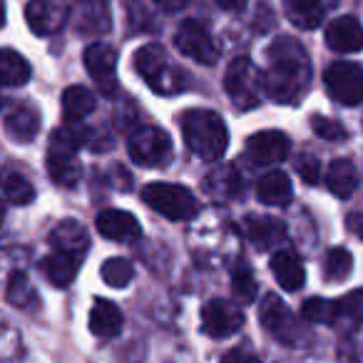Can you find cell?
Masks as SVG:
<instances>
[{
    "label": "cell",
    "instance_id": "cell-29",
    "mask_svg": "<svg viewBox=\"0 0 363 363\" xmlns=\"http://www.w3.org/2000/svg\"><path fill=\"white\" fill-rule=\"evenodd\" d=\"M336 303V318H333V326L348 328V331H356L363 323V289L346 294L343 298H338Z\"/></svg>",
    "mask_w": 363,
    "mask_h": 363
},
{
    "label": "cell",
    "instance_id": "cell-13",
    "mask_svg": "<svg viewBox=\"0 0 363 363\" xmlns=\"http://www.w3.org/2000/svg\"><path fill=\"white\" fill-rule=\"evenodd\" d=\"M291 152V140L279 130L257 132L247 140V155L257 164H279Z\"/></svg>",
    "mask_w": 363,
    "mask_h": 363
},
{
    "label": "cell",
    "instance_id": "cell-30",
    "mask_svg": "<svg viewBox=\"0 0 363 363\" xmlns=\"http://www.w3.org/2000/svg\"><path fill=\"white\" fill-rule=\"evenodd\" d=\"M90 137V130L80 122H67V125L57 127L55 132L50 135V147L52 150H65V152H75L80 150L82 145Z\"/></svg>",
    "mask_w": 363,
    "mask_h": 363
},
{
    "label": "cell",
    "instance_id": "cell-1",
    "mask_svg": "<svg viewBox=\"0 0 363 363\" xmlns=\"http://www.w3.org/2000/svg\"><path fill=\"white\" fill-rule=\"evenodd\" d=\"M269 70L264 72V92L274 102L294 105L303 97L311 82V65L301 43L291 38H279L269 48Z\"/></svg>",
    "mask_w": 363,
    "mask_h": 363
},
{
    "label": "cell",
    "instance_id": "cell-43",
    "mask_svg": "<svg viewBox=\"0 0 363 363\" xmlns=\"http://www.w3.org/2000/svg\"><path fill=\"white\" fill-rule=\"evenodd\" d=\"M6 26V3L0 0V28Z\"/></svg>",
    "mask_w": 363,
    "mask_h": 363
},
{
    "label": "cell",
    "instance_id": "cell-6",
    "mask_svg": "<svg viewBox=\"0 0 363 363\" xmlns=\"http://www.w3.org/2000/svg\"><path fill=\"white\" fill-rule=\"evenodd\" d=\"M127 152L140 167H164L172 160V140L162 127H140L127 140Z\"/></svg>",
    "mask_w": 363,
    "mask_h": 363
},
{
    "label": "cell",
    "instance_id": "cell-34",
    "mask_svg": "<svg viewBox=\"0 0 363 363\" xmlns=\"http://www.w3.org/2000/svg\"><path fill=\"white\" fill-rule=\"evenodd\" d=\"M3 192L13 204H30L35 199V187L18 172H13V174H8L3 179Z\"/></svg>",
    "mask_w": 363,
    "mask_h": 363
},
{
    "label": "cell",
    "instance_id": "cell-14",
    "mask_svg": "<svg viewBox=\"0 0 363 363\" xmlns=\"http://www.w3.org/2000/svg\"><path fill=\"white\" fill-rule=\"evenodd\" d=\"M326 45L333 52H341V55H351V52L363 50V28L356 18L343 16L336 21L328 23L326 28Z\"/></svg>",
    "mask_w": 363,
    "mask_h": 363
},
{
    "label": "cell",
    "instance_id": "cell-28",
    "mask_svg": "<svg viewBox=\"0 0 363 363\" xmlns=\"http://www.w3.org/2000/svg\"><path fill=\"white\" fill-rule=\"evenodd\" d=\"M30 80V62L21 55L18 50L3 48L0 50V85L18 87Z\"/></svg>",
    "mask_w": 363,
    "mask_h": 363
},
{
    "label": "cell",
    "instance_id": "cell-22",
    "mask_svg": "<svg viewBox=\"0 0 363 363\" xmlns=\"http://www.w3.org/2000/svg\"><path fill=\"white\" fill-rule=\"evenodd\" d=\"M204 192L212 199H222V202L239 197L242 194V177H239L237 167L227 164L209 172L207 179H204Z\"/></svg>",
    "mask_w": 363,
    "mask_h": 363
},
{
    "label": "cell",
    "instance_id": "cell-21",
    "mask_svg": "<svg viewBox=\"0 0 363 363\" xmlns=\"http://www.w3.org/2000/svg\"><path fill=\"white\" fill-rule=\"evenodd\" d=\"M272 274L279 281V286L286 291H298L306 281V272L296 254L291 252H277L272 257Z\"/></svg>",
    "mask_w": 363,
    "mask_h": 363
},
{
    "label": "cell",
    "instance_id": "cell-37",
    "mask_svg": "<svg viewBox=\"0 0 363 363\" xmlns=\"http://www.w3.org/2000/svg\"><path fill=\"white\" fill-rule=\"evenodd\" d=\"M311 127H313V132H316V135L321 137V140H326V142H341V140H346V137H348L346 127H343L341 122L331 120V117H323V115H313L311 117Z\"/></svg>",
    "mask_w": 363,
    "mask_h": 363
},
{
    "label": "cell",
    "instance_id": "cell-41",
    "mask_svg": "<svg viewBox=\"0 0 363 363\" xmlns=\"http://www.w3.org/2000/svg\"><path fill=\"white\" fill-rule=\"evenodd\" d=\"M214 3H217L222 11H229V13H237L247 6V0H214Z\"/></svg>",
    "mask_w": 363,
    "mask_h": 363
},
{
    "label": "cell",
    "instance_id": "cell-39",
    "mask_svg": "<svg viewBox=\"0 0 363 363\" xmlns=\"http://www.w3.org/2000/svg\"><path fill=\"white\" fill-rule=\"evenodd\" d=\"M222 363H262L257 356H252V353H244V351H229L227 356H224Z\"/></svg>",
    "mask_w": 363,
    "mask_h": 363
},
{
    "label": "cell",
    "instance_id": "cell-7",
    "mask_svg": "<svg viewBox=\"0 0 363 363\" xmlns=\"http://www.w3.org/2000/svg\"><path fill=\"white\" fill-rule=\"evenodd\" d=\"M323 85L328 95L341 105H361L363 102V67L356 62H333L323 72Z\"/></svg>",
    "mask_w": 363,
    "mask_h": 363
},
{
    "label": "cell",
    "instance_id": "cell-25",
    "mask_svg": "<svg viewBox=\"0 0 363 363\" xmlns=\"http://www.w3.org/2000/svg\"><path fill=\"white\" fill-rule=\"evenodd\" d=\"M90 331L97 338H112L122 331V311L107 298H97L90 311Z\"/></svg>",
    "mask_w": 363,
    "mask_h": 363
},
{
    "label": "cell",
    "instance_id": "cell-26",
    "mask_svg": "<svg viewBox=\"0 0 363 363\" xmlns=\"http://www.w3.org/2000/svg\"><path fill=\"white\" fill-rule=\"evenodd\" d=\"M326 187L331 189V194L341 199H348L358 187V174L351 160H333L326 169Z\"/></svg>",
    "mask_w": 363,
    "mask_h": 363
},
{
    "label": "cell",
    "instance_id": "cell-12",
    "mask_svg": "<svg viewBox=\"0 0 363 363\" xmlns=\"http://www.w3.org/2000/svg\"><path fill=\"white\" fill-rule=\"evenodd\" d=\"M85 67L97 82L102 95L112 97L117 92V50L107 43H92L85 50Z\"/></svg>",
    "mask_w": 363,
    "mask_h": 363
},
{
    "label": "cell",
    "instance_id": "cell-44",
    "mask_svg": "<svg viewBox=\"0 0 363 363\" xmlns=\"http://www.w3.org/2000/svg\"><path fill=\"white\" fill-rule=\"evenodd\" d=\"M3 219H6V209H3V204H0V224H3Z\"/></svg>",
    "mask_w": 363,
    "mask_h": 363
},
{
    "label": "cell",
    "instance_id": "cell-45",
    "mask_svg": "<svg viewBox=\"0 0 363 363\" xmlns=\"http://www.w3.org/2000/svg\"><path fill=\"white\" fill-rule=\"evenodd\" d=\"M0 105H3V100H0Z\"/></svg>",
    "mask_w": 363,
    "mask_h": 363
},
{
    "label": "cell",
    "instance_id": "cell-18",
    "mask_svg": "<svg viewBox=\"0 0 363 363\" xmlns=\"http://www.w3.org/2000/svg\"><path fill=\"white\" fill-rule=\"evenodd\" d=\"M338 0H286V18L301 30H313L321 26L323 16Z\"/></svg>",
    "mask_w": 363,
    "mask_h": 363
},
{
    "label": "cell",
    "instance_id": "cell-9",
    "mask_svg": "<svg viewBox=\"0 0 363 363\" xmlns=\"http://www.w3.org/2000/svg\"><path fill=\"white\" fill-rule=\"evenodd\" d=\"M174 45L182 55L199 62V65H214L219 57V50H217V45H214L212 35L207 33V28L194 21L182 23L174 35Z\"/></svg>",
    "mask_w": 363,
    "mask_h": 363
},
{
    "label": "cell",
    "instance_id": "cell-8",
    "mask_svg": "<svg viewBox=\"0 0 363 363\" xmlns=\"http://www.w3.org/2000/svg\"><path fill=\"white\" fill-rule=\"evenodd\" d=\"M259 318H262L264 328L272 333L277 341L286 343V346H296L303 336V328L298 318L291 313V308L277 296V294H267L259 306Z\"/></svg>",
    "mask_w": 363,
    "mask_h": 363
},
{
    "label": "cell",
    "instance_id": "cell-20",
    "mask_svg": "<svg viewBox=\"0 0 363 363\" xmlns=\"http://www.w3.org/2000/svg\"><path fill=\"white\" fill-rule=\"evenodd\" d=\"M257 197L259 202L269 204V207H286L294 197V187L289 174H284L281 169L267 172L257 182Z\"/></svg>",
    "mask_w": 363,
    "mask_h": 363
},
{
    "label": "cell",
    "instance_id": "cell-27",
    "mask_svg": "<svg viewBox=\"0 0 363 363\" xmlns=\"http://www.w3.org/2000/svg\"><path fill=\"white\" fill-rule=\"evenodd\" d=\"M95 95L82 85H72L62 92V115H65V122H82L87 115L95 112Z\"/></svg>",
    "mask_w": 363,
    "mask_h": 363
},
{
    "label": "cell",
    "instance_id": "cell-11",
    "mask_svg": "<svg viewBox=\"0 0 363 363\" xmlns=\"http://www.w3.org/2000/svg\"><path fill=\"white\" fill-rule=\"evenodd\" d=\"M244 326V311L232 301L212 298L202 306V328L212 338H229Z\"/></svg>",
    "mask_w": 363,
    "mask_h": 363
},
{
    "label": "cell",
    "instance_id": "cell-36",
    "mask_svg": "<svg viewBox=\"0 0 363 363\" xmlns=\"http://www.w3.org/2000/svg\"><path fill=\"white\" fill-rule=\"evenodd\" d=\"M232 291H234V298H237V303H252L254 298H257V279H254V274L249 272L247 267H239L237 272H234L232 277Z\"/></svg>",
    "mask_w": 363,
    "mask_h": 363
},
{
    "label": "cell",
    "instance_id": "cell-40",
    "mask_svg": "<svg viewBox=\"0 0 363 363\" xmlns=\"http://www.w3.org/2000/svg\"><path fill=\"white\" fill-rule=\"evenodd\" d=\"M155 3H157V8H160V11L177 13V11H182V8H187L189 0H155Z\"/></svg>",
    "mask_w": 363,
    "mask_h": 363
},
{
    "label": "cell",
    "instance_id": "cell-3",
    "mask_svg": "<svg viewBox=\"0 0 363 363\" xmlns=\"http://www.w3.org/2000/svg\"><path fill=\"white\" fill-rule=\"evenodd\" d=\"M135 70L160 95H174L184 90L187 75L174 67L160 45H145L135 52Z\"/></svg>",
    "mask_w": 363,
    "mask_h": 363
},
{
    "label": "cell",
    "instance_id": "cell-38",
    "mask_svg": "<svg viewBox=\"0 0 363 363\" xmlns=\"http://www.w3.org/2000/svg\"><path fill=\"white\" fill-rule=\"evenodd\" d=\"M296 169H298V177H301L306 184H316V182L321 179V164H318V160L311 155L298 157Z\"/></svg>",
    "mask_w": 363,
    "mask_h": 363
},
{
    "label": "cell",
    "instance_id": "cell-23",
    "mask_svg": "<svg viewBox=\"0 0 363 363\" xmlns=\"http://www.w3.org/2000/svg\"><path fill=\"white\" fill-rule=\"evenodd\" d=\"M40 269L45 274V279L57 289H67L77 277V269H80V262L77 257L65 252H52L48 254L45 259L40 262Z\"/></svg>",
    "mask_w": 363,
    "mask_h": 363
},
{
    "label": "cell",
    "instance_id": "cell-35",
    "mask_svg": "<svg viewBox=\"0 0 363 363\" xmlns=\"http://www.w3.org/2000/svg\"><path fill=\"white\" fill-rule=\"evenodd\" d=\"M301 316L311 323H326V326H333V318H336V303L326 301L321 296L306 298L301 306Z\"/></svg>",
    "mask_w": 363,
    "mask_h": 363
},
{
    "label": "cell",
    "instance_id": "cell-24",
    "mask_svg": "<svg viewBox=\"0 0 363 363\" xmlns=\"http://www.w3.org/2000/svg\"><path fill=\"white\" fill-rule=\"evenodd\" d=\"M6 132L16 142H33L40 132V115L30 105H16L6 117Z\"/></svg>",
    "mask_w": 363,
    "mask_h": 363
},
{
    "label": "cell",
    "instance_id": "cell-19",
    "mask_svg": "<svg viewBox=\"0 0 363 363\" xmlns=\"http://www.w3.org/2000/svg\"><path fill=\"white\" fill-rule=\"evenodd\" d=\"M48 174L55 184L70 189L75 187L82 177V167L77 162L75 152H65V150H48Z\"/></svg>",
    "mask_w": 363,
    "mask_h": 363
},
{
    "label": "cell",
    "instance_id": "cell-2",
    "mask_svg": "<svg viewBox=\"0 0 363 363\" xmlns=\"http://www.w3.org/2000/svg\"><path fill=\"white\" fill-rule=\"evenodd\" d=\"M187 147L199 160L217 162L229 147V130L214 110H187L179 120Z\"/></svg>",
    "mask_w": 363,
    "mask_h": 363
},
{
    "label": "cell",
    "instance_id": "cell-31",
    "mask_svg": "<svg viewBox=\"0 0 363 363\" xmlns=\"http://www.w3.org/2000/svg\"><path fill=\"white\" fill-rule=\"evenodd\" d=\"M353 269V257L348 249L333 247L328 249L326 259H323V277L326 281H343Z\"/></svg>",
    "mask_w": 363,
    "mask_h": 363
},
{
    "label": "cell",
    "instance_id": "cell-5",
    "mask_svg": "<svg viewBox=\"0 0 363 363\" xmlns=\"http://www.w3.org/2000/svg\"><path fill=\"white\" fill-rule=\"evenodd\" d=\"M224 90L239 110H254L267 95L264 92V72H259L249 57H237L227 67Z\"/></svg>",
    "mask_w": 363,
    "mask_h": 363
},
{
    "label": "cell",
    "instance_id": "cell-4",
    "mask_svg": "<svg viewBox=\"0 0 363 363\" xmlns=\"http://www.w3.org/2000/svg\"><path fill=\"white\" fill-rule=\"evenodd\" d=\"M142 202L172 222H189L199 214V202L187 187L169 182H152L142 189Z\"/></svg>",
    "mask_w": 363,
    "mask_h": 363
},
{
    "label": "cell",
    "instance_id": "cell-42",
    "mask_svg": "<svg viewBox=\"0 0 363 363\" xmlns=\"http://www.w3.org/2000/svg\"><path fill=\"white\" fill-rule=\"evenodd\" d=\"M348 227H351V232L356 234L358 239H363V212L351 214V219H348Z\"/></svg>",
    "mask_w": 363,
    "mask_h": 363
},
{
    "label": "cell",
    "instance_id": "cell-33",
    "mask_svg": "<svg viewBox=\"0 0 363 363\" xmlns=\"http://www.w3.org/2000/svg\"><path fill=\"white\" fill-rule=\"evenodd\" d=\"M8 301L18 308H28L38 301L35 289L30 286V281H28V277L23 272H16L11 277V281H8Z\"/></svg>",
    "mask_w": 363,
    "mask_h": 363
},
{
    "label": "cell",
    "instance_id": "cell-10",
    "mask_svg": "<svg viewBox=\"0 0 363 363\" xmlns=\"http://www.w3.org/2000/svg\"><path fill=\"white\" fill-rule=\"evenodd\" d=\"M70 18V3L67 0H30L26 8V21L35 35H55L65 28Z\"/></svg>",
    "mask_w": 363,
    "mask_h": 363
},
{
    "label": "cell",
    "instance_id": "cell-16",
    "mask_svg": "<svg viewBox=\"0 0 363 363\" xmlns=\"http://www.w3.org/2000/svg\"><path fill=\"white\" fill-rule=\"evenodd\" d=\"M50 244L55 247V252L82 257L90 249V234H87V229L77 219H62V222H57L52 227Z\"/></svg>",
    "mask_w": 363,
    "mask_h": 363
},
{
    "label": "cell",
    "instance_id": "cell-17",
    "mask_svg": "<svg viewBox=\"0 0 363 363\" xmlns=\"http://www.w3.org/2000/svg\"><path fill=\"white\" fill-rule=\"evenodd\" d=\"M244 232L257 249H272L286 239V224L277 217H247Z\"/></svg>",
    "mask_w": 363,
    "mask_h": 363
},
{
    "label": "cell",
    "instance_id": "cell-32",
    "mask_svg": "<svg viewBox=\"0 0 363 363\" xmlns=\"http://www.w3.org/2000/svg\"><path fill=\"white\" fill-rule=\"evenodd\" d=\"M100 277H102V281L107 284V286H112V289H125L127 284L135 279V267H132L127 259H122V257H112V259H107L105 264H102V269H100Z\"/></svg>",
    "mask_w": 363,
    "mask_h": 363
},
{
    "label": "cell",
    "instance_id": "cell-15",
    "mask_svg": "<svg viewBox=\"0 0 363 363\" xmlns=\"http://www.w3.org/2000/svg\"><path fill=\"white\" fill-rule=\"evenodd\" d=\"M95 227L102 237L112 239V242H132L142 232L140 222L130 212H122V209H105V212H100L95 219Z\"/></svg>",
    "mask_w": 363,
    "mask_h": 363
}]
</instances>
